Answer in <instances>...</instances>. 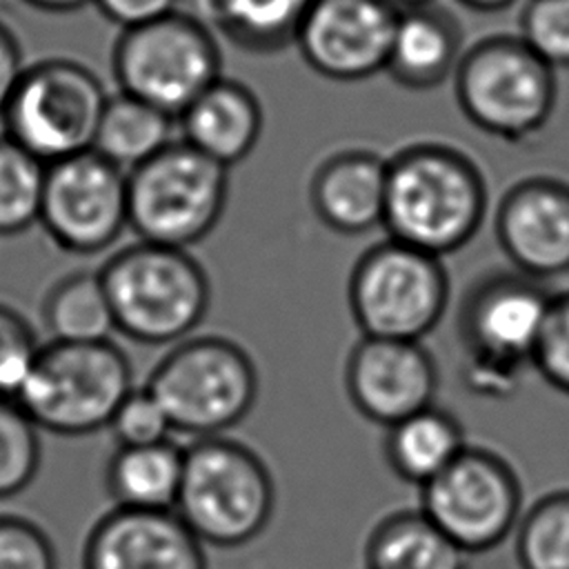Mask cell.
<instances>
[{"mask_svg":"<svg viewBox=\"0 0 569 569\" xmlns=\"http://www.w3.org/2000/svg\"><path fill=\"white\" fill-rule=\"evenodd\" d=\"M553 71L518 36H491L462 53L453 71L456 100L480 131L522 142L553 113Z\"/></svg>","mask_w":569,"mask_h":569,"instance_id":"cell-8","label":"cell"},{"mask_svg":"<svg viewBox=\"0 0 569 569\" xmlns=\"http://www.w3.org/2000/svg\"><path fill=\"white\" fill-rule=\"evenodd\" d=\"M467 447L458 418L431 405L387 427L385 456L391 471L409 485L425 487Z\"/></svg>","mask_w":569,"mask_h":569,"instance_id":"cell-21","label":"cell"},{"mask_svg":"<svg viewBox=\"0 0 569 569\" xmlns=\"http://www.w3.org/2000/svg\"><path fill=\"white\" fill-rule=\"evenodd\" d=\"M184 449L171 440L118 447L107 465V491L116 507L176 509L182 485Z\"/></svg>","mask_w":569,"mask_h":569,"instance_id":"cell-22","label":"cell"},{"mask_svg":"<svg viewBox=\"0 0 569 569\" xmlns=\"http://www.w3.org/2000/svg\"><path fill=\"white\" fill-rule=\"evenodd\" d=\"M467 562L469 553L420 509L380 520L365 547L367 569H467Z\"/></svg>","mask_w":569,"mask_h":569,"instance_id":"cell-23","label":"cell"},{"mask_svg":"<svg viewBox=\"0 0 569 569\" xmlns=\"http://www.w3.org/2000/svg\"><path fill=\"white\" fill-rule=\"evenodd\" d=\"M313 0H209V13L227 40L251 53L296 42Z\"/></svg>","mask_w":569,"mask_h":569,"instance_id":"cell-26","label":"cell"},{"mask_svg":"<svg viewBox=\"0 0 569 569\" xmlns=\"http://www.w3.org/2000/svg\"><path fill=\"white\" fill-rule=\"evenodd\" d=\"M98 276L116 331L140 345H176L207 316L211 284L187 249L138 240L113 253Z\"/></svg>","mask_w":569,"mask_h":569,"instance_id":"cell-2","label":"cell"},{"mask_svg":"<svg viewBox=\"0 0 569 569\" xmlns=\"http://www.w3.org/2000/svg\"><path fill=\"white\" fill-rule=\"evenodd\" d=\"M393 7L398 9H411V7H422V4H431L433 0H389Z\"/></svg>","mask_w":569,"mask_h":569,"instance_id":"cell-39","label":"cell"},{"mask_svg":"<svg viewBox=\"0 0 569 569\" xmlns=\"http://www.w3.org/2000/svg\"><path fill=\"white\" fill-rule=\"evenodd\" d=\"M40 429L16 398L0 396V498L27 489L42 460Z\"/></svg>","mask_w":569,"mask_h":569,"instance_id":"cell-29","label":"cell"},{"mask_svg":"<svg viewBox=\"0 0 569 569\" xmlns=\"http://www.w3.org/2000/svg\"><path fill=\"white\" fill-rule=\"evenodd\" d=\"M309 198L316 216L331 231L360 236L382 224L387 200V160L351 149L327 158L313 173Z\"/></svg>","mask_w":569,"mask_h":569,"instance_id":"cell-18","label":"cell"},{"mask_svg":"<svg viewBox=\"0 0 569 569\" xmlns=\"http://www.w3.org/2000/svg\"><path fill=\"white\" fill-rule=\"evenodd\" d=\"M553 293L540 280L511 273L480 278L467 293L458 331L465 347L462 380L480 398H507L533 362Z\"/></svg>","mask_w":569,"mask_h":569,"instance_id":"cell-3","label":"cell"},{"mask_svg":"<svg viewBox=\"0 0 569 569\" xmlns=\"http://www.w3.org/2000/svg\"><path fill=\"white\" fill-rule=\"evenodd\" d=\"M91 4L120 29L140 27L178 11V0H91Z\"/></svg>","mask_w":569,"mask_h":569,"instance_id":"cell-35","label":"cell"},{"mask_svg":"<svg viewBox=\"0 0 569 569\" xmlns=\"http://www.w3.org/2000/svg\"><path fill=\"white\" fill-rule=\"evenodd\" d=\"M47 167L0 133V236H18L40 222Z\"/></svg>","mask_w":569,"mask_h":569,"instance_id":"cell-27","label":"cell"},{"mask_svg":"<svg viewBox=\"0 0 569 569\" xmlns=\"http://www.w3.org/2000/svg\"><path fill=\"white\" fill-rule=\"evenodd\" d=\"M40 342L29 320L0 302V396L16 398L24 385Z\"/></svg>","mask_w":569,"mask_h":569,"instance_id":"cell-32","label":"cell"},{"mask_svg":"<svg viewBox=\"0 0 569 569\" xmlns=\"http://www.w3.org/2000/svg\"><path fill=\"white\" fill-rule=\"evenodd\" d=\"M82 569H207V556L173 509L113 507L87 533Z\"/></svg>","mask_w":569,"mask_h":569,"instance_id":"cell-17","label":"cell"},{"mask_svg":"<svg viewBox=\"0 0 569 569\" xmlns=\"http://www.w3.org/2000/svg\"><path fill=\"white\" fill-rule=\"evenodd\" d=\"M449 276L440 258L387 238L369 247L349 278V307L362 336L420 342L442 320Z\"/></svg>","mask_w":569,"mask_h":569,"instance_id":"cell-10","label":"cell"},{"mask_svg":"<svg viewBox=\"0 0 569 569\" xmlns=\"http://www.w3.org/2000/svg\"><path fill=\"white\" fill-rule=\"evenodd\" d=\"M173 120L160 109L118 91L107 98L93 151L129 173L173 140Z\"/></svg>","mask_w":569,"mask_h":569,"instance_id":"cell-24","label":"cell"},{"mask_svg":"<svg viewBox=\"0 0 569 569\" xmlns=\"http://www.w3.org/2000/svg\"><path fill=\"white\" fill-rule=\"evenodd\" d=\"M107 98L102 80L82 62L49 58L29 64L0 116L2 133L53 164L93 149Z\"/></svg>","mask_w":569,"mask_h":569,"instance_id":"cell-11","label":"cell"},{"mask_svg":"<svg viewBox=\"0 0 569 569\" xmlns=\"http://www.w3.org/2000/svg\"><path fill=\"white\" fill-rule=\"evenodd\" d=\"M111 67L120 93L133 96L176 120L222 78L213 33L180 11L122 29L113 44Z\"/></svg>","mask_w":569,"mask_h":569,"instance_id":"cell-9","label":"cell"},{"mask_svg":"<svg viewBox=\"0 0 569 569\" xmlns=\"http://www.w3.org/2000/svg\"><path fill=\"white\" fill-rule=\"evenodd\" d=\"M27 64L13 31L0 22V116L7 109Z\"/></svg>","mask_w":569,"mask_h":569,"instance_id":"cell-36","label":"cell"},{"mask_svg":"<svg viewBox=\"0 0 569 569\" xmlns=\"http://www.w3.org/2000/svg\"><path fill=\"white\" fill-rule=\"evenodd\" d=\"M485 211L482 173L462 151L420 142L387 160L382 227L389 238L442 258L478 233Z\"/></svg>","mask_w":569,"mask_h":569,"instance_id":"cell-1","label":"cell"},{"mask_svg":"<svg viewBox=\"0 0 569 569\" xmlns=\"http://www.w3.org/2000/svg\"><path fill=\"white\" fill-rule=\"evenodd\" d=\"M420 511L469 556L498 547L522 518V487L513 467L476 445H467L420 487Z\"/></svg>","mask_w":569,"mask_h":569,"instance_id":"cell-12","label":"cell"},{"mask_svg":"<svg viewBox=\"0 0 569 569\" xmlns=\"http://www.w3.org/2000/svg\"><path fill=\"white\" fill-rule=\"evenodd\" d=\"M40 224L69 253L104 251L129 227L127 173L93 149L49 164Z\"/></svg>","mask_w":569,"mask_h":569,"instance_id":"cell-13","label":"cell"},{"mask_svg":"<svg viewBox=\"0 0 569 569\" xmlns=\"http://www.w3.org/2000/svg\"><path fill=\"white\" fill-rule=\"evenodd\" d=\"M162 405L173 431L198 438L222 436L251 411L258 371L233 340L198 336L176 342L144 385Z\"/></svg>","mask_w":569,"mask_h":569,"instance_id":"cell-6","label":"cell"},{"mask_svg":"<svg viewBox=\"0 0 569 569\" xmlns=\"http://www.w3.org/2000/svg\"><path fill=\"white\" fill-rule=\"evenodd\" d=\"M229 169L189 142L171 140L127 173L129 227L142 242L189 249L220 222Z\"/></svg>","mask_w":569,"mask_h":569,"instance_id":"cell-7","label":"cell"},{"mask_svg":"<svg viewBox=\"0 0 569 569\" xmlns=\"http://www.w3.org/2000/svg\"><path fill=\"white\" fill-rule=\"evenodd\" d=\"M40 313L51 340L60 342H100L116 331L98 271H76L58 280L47 291Z\"/></svg>","mask_w":569,"mask_h":569,"instance_id":"cell-25","label":"cell"},{"mask_svg":"<svg viewBox=\"0 0 569 569\" xmlns=\"http://www.w3.org/2000/svg\"><path fill=\"white\" fill-rule=\"evenodd\" d=\"M460 4L473 9V11H482V13H491V11H502L507 7H511L518 0H458Z\"/></svg>","mask_w":569,"mask_h":569,"instance_id":"cell-38","label":"cell"},{"mask_svg":"<svg viewBox=\"0 0 569 569\" xmlns=\"http://www.w3.org/2000/svg\"><path fill=\"white\" fill-rule=\"evenodd\" d=\"M345 387L358 413L391 427L436 405L438 367L422 342L362 336L349 351Z\"/></svg>","mask_w":569,"mask_h":569,"instance_id":"cell-15","label":"cell"},{"mask_svg":"<svg viewBox=\"0 0 569 569\" xmlns=\"http://www.w3.org/2000/svg\"><path fill=\"white\" fill-rule=\"evenodd\" d=\"M22 2L47 13H69V11L82 9L84 4H91V0H22Z\"/></svg>","mask_w":569,"mask_h":569,"instance_id":"cell-37","label":"cell"},{"mask_svg":"<svg viewBox=\"0 0 569 569\" xmlns=\"http://www.w3.org/2000/svg\"><path fill=\"white\" fill-rule=\"evenodd\" d=\"M133 391L127 353L111 340L40 345L16 400L38 429L89 436L109 427Z\"/></svg>","mask_w":569,"mask_h":569,"instance_id":"cell-5","label":"cell"},{"mask_svg":"<svg viewBox=\"0 0 569 569\" xmlns=\"http://www.w3.org/2000/svg\"><path fill=\"white\" fill-rule=\"evenodd\" d=\"M522 569H569V489L538 498L516 527Z\"/></svg>","mask_w":569,"mask_h":569,"instance_id":"cell-28","label":"cell"},{"mask_svg":"<svg viewBox=\"0 0 569 569\" xmlns=\"http://www.w3.org/2000/svg\"><path fill=\"white\" fill-rule=\"evenodd\" d=\"M531 367L569 396V291L553 293Z\"/></svg>","mask_w":569,"mask_h":569,"instance_id":"cell-33","label":"cell"},{"mask_svg":"<svg viewBox=\"0 0 569 569\" xmlns=\"http://www.w3.org/2000/svg\"><path fill=\"white\" fill-rule=\"evenodd\" d=\"M178 122L184 142L229 169L258 144L262 107L242 82L218 78L178 116Z\"/></svg>","mask_w":569,"mask_h":569,"instance_id":"cell-19","label":"cell"},{"mask_svg":"<svg viewBox=\"0 0 569 569\" xmlns=\"http://www.w3.org/2000/svg\"><path fill=\"white\" fill-rule=\"evenodd\" d=\"M107 429L113 433L118 447L158 445L169 440L173 431L169 416L147 387L133 389L120 402Z\"/></svg>","mask_w":569,"mask_h":569,"instance_id":"cell-31","label":"cell"},{"mask_svg":"<svg viewBox=\"0 0 569 569\" xmlns=\"http://www.w3.org/2000/svg\"><path fill=\"white\" fill-rule=\"evenodd\" d=\"M398 13L389 0H313L296 44L316 73L365 80L387 69Z\"/></svg>","mask_w":569,"mask_h":569,"instance_id":"cell-14","label":"cell"},{"mask_svg":"<svg viewBox=\"0 0 569 569\" xmlns=\"http://www.w3.org/2000/svg\"><path fill=\"white\" fill-rule=\"evenodd\" d=\"M496 238L522 276L569 273V184L547 176L516 182L500 200Z\"/></svg>","mask_w":569,"mask_h":569,"instance_id":"cell-16","label":"cell"},{"mask_svg":"<svg viewBox=\"0 0 569 569\" xmlns=\"http://www.w3.org/2000/svg\"><path fill=\"white\" fill-rule=\"evenodd\" d=\"M276 485L264 460L247 445L198 438L184 449L176 513L202 545L242 547L271 520Z\"/></svg>","mask_w":569,"mask_h":569,"instance_id":"cell-4","label":"cell"},{"mask_svg":"<svg viewBox=\"0 0 569 569\" xmlns=\"http://www.w3.org/2000/svg\"><path fill=\"white\" fill-rule=\"evenodd\" d=\"M518 38L551 69L569 67V0H527Z\"/></svg>","mask_w":569,"mask_h":569,"instance_id":"cell-30","label":"cell"},{"mask_svg":"<svg viewBox=\"0 0 569 569\" xmlns=\"http://www.w3.org/2000/svg\"><path fill=\"white\" fill-rule=\"evenodd\" d=\"M0 569H56L47 531L24 516L0 513Z\"/></svg>","mask_w":569,"mask_h":569,"instance_id":"cell-34","label":"cell"},{"mask_svg":"<svg viewBox=\"0 0 569 569\" xmlns=\"http://www.w3.org/2000/svg\"><path fill=\"white\" fill-rule=\"evenodd\" d=\"M460 42V27L447 9L433 2L400 9L385 71L413 91L440 87L462 58Z\"/></svg>","mask_w":569,"mask_h":569,"instance_id":"cell-20","label":"cell"}]
</instances>
